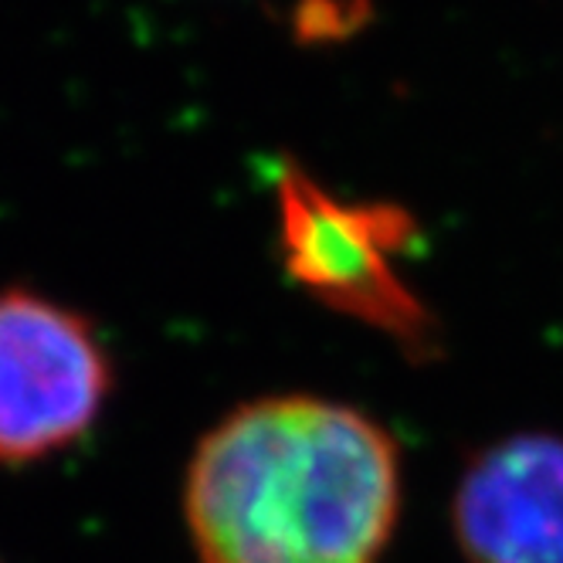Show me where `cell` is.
Returning <instances> with one entry per match:
<instances>
[{
	"instance_id": "cell-1",
	"label": "cell",
	"mask_w": 563,
	"mask_h": 563,
	"mask_svg": "<svg viewBox=\"0 0 563 563\" xmlns=\"http://www.w3.org/2000/svg\"><path fill=\"white\" fill-rule=\"evenodd\" d=\"M184 516L200 563H380L400 516V455L340 400L262 397L200 438Z\"/></svg>"
},
{
	"instance_id": "cell-2",
	"label": "cell",
	"mask_w": 563,
	"mask_h": 563,
	"mask_svg": "<svg viewBox=\"0 0 563 563\" xmlns=\"http://www.w3.org/2000/svg\"><path fill=\"white\" fill-rule=\"evenodd\" d=\"M282 262L327 309L364 323L415 360L438 343V323L397 272L418 241L411 211L387 200H343L299 164H278Z\"/></svg>"
},
{
	"instance_id": "cell-3",
	"label": "cell",
	"mask_w": 563,
	"mask_h": 563,
	"mask_svg": "<svg viewBox=\"0 0 563 563\" xmlns=\"http://www.w3.org/2000/svg\"><path fill=\"white\" fill-rule=\"evenodd\" d=\"M109 390V356L86 316L34 289L0 292V465L75 445Z\"/></svg>"
},
{
	"instance_id": "cell-4",
	"label": "cell",
	"mask_w": 563,
	"mask_h": 563,
	"mask_svg": "<svg viewBox=\"0 0 563 563\" xmlns=\"http://www.w3.org/2000/svg\"><path fill=\"white\" fill-rule=\"evenodd\" d=\"M452 527L465 563H563V438L519 431L462 472Z\"/></svg>"
}]
</instances>
